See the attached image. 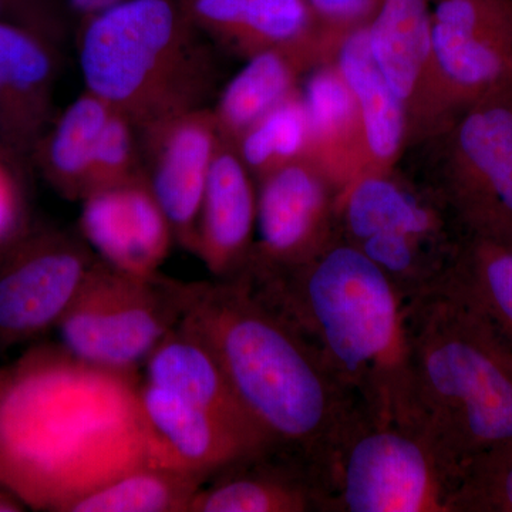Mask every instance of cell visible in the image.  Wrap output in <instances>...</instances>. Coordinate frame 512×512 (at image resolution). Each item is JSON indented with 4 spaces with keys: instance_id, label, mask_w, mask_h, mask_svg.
Masks as SVG:
<instances>
[{
    "instance_id": "6da1fadb",
    "label": "cell",
    "mask_w": 512,
    "mask_h": 512,
    "mask_svg": "<svg viewBox=\"0 0 512 512\" xmlns=\"http://www.w3.org/2000/svg\"><path fill=\"white\" fill-rule=\"evenodd\" d=\"M140 386L136 373L90 365L63 346L20 357L0 372V487L25 507L64 512L128 471L174 467Z\"/></svg>"
},
{
    "instance_id": "7a4b0ae2",
    "label": "cell",
    "mask_w": 512,
    "mask_h": 512,
    "mask_svg": "<svg viewBox=\"0 0 512 512\" xmlns=\"http://www.w3.org/2000/svg\"><path fill=\"white\" fill-rule=\"evenodd\" d=\"M184 318L210 343L271 451L303 464L322 488L336 451L372 416L241 279L194 282Z\"/></svg>"
},
{
    "instance_id": "3957f363",
    "label": "cell",
    "mask_w": 512,
    "mask_h": 512,
    "mask_svg": "<svg viewBox=\"0 0 512 512\" xmlns=\"http://www.w3.org/2000/svg\"><path fill=\"white\" fill-rule=\"evenodd\" d=\"M312 346L369 416L412 427L407 303L342 237L302 264L237 276Z\"/></svg>"
},
{
    "instance_id": "277c9868",
    "label": "cell",
    "mask_w": 512,
    "mask_h": 512,
    "mask_svg": "<svg viewBox=\"0 0 512 512\" xmlns=\"http://www.w3.org/2000/svg\"><path fill=\"white\" fill-rule=\"evenodd\" d=\"M412 427L456 481L476 458L512 444V345L444 282L407 303Z\"/></svg>"
},
{
    "instance_id": "5b68a950",
    "label": "cell",
    "mask_w": 512,
    "mask_h": 512,
    "mask_svg": "<svg viewBox=\"0 0 512 512\" xmlns=\"http://www.w3.org/2000/svg\"><path fill=\"white\" fill-rule=\"evenodd\" d=\"M181 0H123L87 18L80 69L87 92L136 128L201 107L210 57Z\"/></svg>"
},
{
    "instance_id": "8992f818",
    "label": "cell",
    "mask_w": 512,
    "mask_h": 512,
    "mask_svg": "<svg viewBox=\"0 0 512 512\" xmlns=\"http://www.w3.org/2000/svg\"><path fill=\"white\" fill-rule=\"evenodd\" d=\"M340 237L387 276L406 303L446 282L464 238L444 202L384 173L357 178L336 198Z\"/></svg>"
},
{
    "instance_id": "52a82bcc",
    "label": "cell",
    "mask_w": 512,
    "mask_h": 512,
    "mask_svg": "<svg viewBox=\"0 0 512 512\" xmlns=\"http://www.w3.org/2000/svg\"><path fill=\"white\" fill-rule=\"evenodd\" d=\"M194 284L133 275L97 259L57 325L62 346L90 365L136 373L190 308Z\"/></svg>"
},
{
    "instance_id": "ba28073f",
    "label": "cell",
    "mask_w": 512,
    "mask_h": 512,
    "mask_svg": "<svg viewBox=\"0 0 512 512\" xmlns=\"http://www.w3.org/2000/svg\"><path fill=\"white\" fill-rule=\"evenodd\" d=\"M453 481L412 427L366 417L322 480V512H450Z\"/></svg>"
},
{
    "instance_id": "9c48e42d",
    "label": "cell",
    "mask_w": 512,
    "mask_h": 512,
    "mask_svg": "<svg viewBox=\"0 0 512 512\" xmlns=\"http://www.w3.org/2000/svg\"><path fill=\"white\" fill-rule=\"evenodd\" d=\"M437 195L467 237L512 242V87L450 121Z\"/></svg>"
},
{
    "instance_id": "30bf717a",
    "label": "cell",
    "mask_w": 512,
    "mask_h": 512,
    "mask_svg": "<svg viewBox=\"0 0 512 512\" xmlns=\"http://www.w3.org/2000/svg\"><path fill=\"white\" fill-rule=\"evenodd\" d=\"M421 109L457 116L512 87V0H437Z\"/></svg>"
},
{
    "instance_id": "8fae6325",
    "label": "cell",
    "mask_w": 512,
    "mask_h": 512,
    "mask_svg": "<svg viewBox=\"0 0 512 512\" xmlns=\"http://www.w3.org/2000/svg\"><path fill=\"white\" fill-rule=\"evenodd\" d=\"M99 256L62 231H29L0 249V348L57 328Z\"/></svg>"
},
{
    "instance_id": "7c38bea8",
    "label": "cell",
    "mask_w": 512,
    "mask_h": 512,
    "mask_svg": "<svg viewBox=\"0 0 512 512\" xmlns=\"http://www.w3.org/2000/svg\"><path fill=\"white\" fill-rule=\"evenodd\" d=\"M256 229L248 266L302 264L340 237L336 192L309 161L284 165L261 178Z\"/></svg>"
},
{
    "instance_id": "4fadbf2b",
    "label": "cell",
    "mask_w": 512,
    "mask_h": 512,
    "mask_svg": "<svg viewBox=\"0 0 512 512\" xmlns=\"http://www.w3.org/2000/svg\"><path fill=\"white\" fill-rule=\"evenodd\" d=\"M141 131L148 184L170 221L175 241L194 254L205 188L222 143L214 113L197 107Z\"/></svg>"
},
{
    "instance_id": "5bb4252c",
    "label": "cell",
    "mask_w": 512,
    "mask_h": 512,
    "mask_svg": "<svg viewBox=\"0 0 512 512\" xmlns=\"http://www.w3.org/2000/svg\"><path fill=\"white\" fill-rule=\"evenodd\" d=\"M80 232L107 265L133 275H154L175 241L146 174L83 198Z\"/></svg>"
},
{
    "instance_id": "9a60e30c",
    "label": "cell",
    "mask_w": 512,
    "mask_h": 512,
    "mask_svg": "<svg viewBox=\"0 0 512 512\" xmlns=\"http://www.w3.org/2000/svg\"><path fill=\"white\" fill-rule=\"evenodd\" d=\"M258 194L247 165L232 144L222 140L212 163L194 255L215 279L237 278L254 251Z\"/></svg>"
},
{
    "instance_id": "2e32d148",
    "label": "cell",
    "mask_w": 512,
    "mask_h": 512,
    "mask_svg": "<svg viewBox=\"0 0 512 512\" xmlns=\"http://www.w3.org/2000/svg\"><path fill=\"white\" fill-rule=\"evenodd\" d=\"M144 366L147 382L177 393L271 451L264 434L238 399L210 343L187 319L183 318L164 336Z\"/></svg>"
},
{
    "instance_id": "e0dca14e",
    "label": "cell",
    "mask_w": 512,
    "mask_h": 512,
    "mask_svg": "<svg viewBox=\"0 0 512 512\" xmlns=\"http://www.w3.org/2000/svg\"><path fill=\"white\" fill-rule=\"evenodd\" d=\"M140 399L148 426L180 470L210 480L231 464L266 451L214 414L157 384L141 382Z\"/></svg>"
},
{
    "instance_id": "ac0fdd59",
    "label": "cell",
    "mask_w": 512,
    "mask_h": 512,
    "mask_svg": "<svg viewBox=\"0 0 512 512\" xmlns=\"http://www.w3.org/2000/svg\"><path fill=\"white\" fill-rule=\"evenodd\" d=\"M208 481L195 494L190 512H322L311 471L272 451L231 464Z\"/></svg>"
},
{
    "instance_id": "d6986e66",
    "label": "cell",
    "mask_w": 512,
    "mask_h": 512,
    "mask_svg": "<svg viewBox=\"0 0 512 512\" xmlns=\"http://www.w3.org/2000/svg\"><path fill=\"white\" fill-rule=\"evenodd\" d=\"M201 33L249 57L265 50L291 52L323 25L308 0H181ZM325 26V25H323Z\"/></svg>"
},
{
    "instance_id": "ffe728a7",
    "label": "cell",
    "mask_w": 512,
    "mask_h": 512,
    "mask_svg": "<svg viewBox=\"0 0 512 512\" xmlns=\"http://www.w3.org/2000/svg\"><path fill=\"white\" fill-rule=\"evenodd\" d=\"M309 123V161L336 192L367 173L365 138L357 101L338 67L313 74L303 94Z\"/></svg>"
},
{
    "instance_id": "44dd1931",
    "label": "cell",
    "mask_w": 512,
    "mask_h": 512,
    "mask_svg": "<svg viewBox=\"0 0 512 512\" xmlns=\"http://www.w3.org/2000/svg\"><path fill=\"white\" fill-rule=\"evenodd\" d=\"M366 29L373 59L407 117L421 111L433 49L429 0H382Z\"/></svg>"
},
{
    "instance_id": "7402d4cb",
    "label": "cell",
    "mask_w": 512,
    "mask_h": 512,
    "mask_svg": "<svg viewBox=\"0 0 512 512\" xmlns=\"http://www.w3.org/2000/svg\"><path fill=\"white\" fill-rule=\"evenodd\" d=\"M336 67L359 107L370 173H384L402 147L407 110L373 59L366 23L342 36Z\"/></svg>"
},
{
    "instance_id": "603a6c76",
    "label": "cell",
    "mask_w": 512,
    "mask_h": 512,
    "mask_svg": "<svg viewBox=\"0 0 512 512\" xmlns=\"http://www.w3.org/2000/svg\"><path fill=\"white\" fill-rule=\"evenodd\" d=\"M111 111L106 101L86 90L37 141L43 173L63 197L83 200L86 195L94 151Z\"/></svg>"
},
{
    "instance_id": "cb8c5ba5",
    "label": "cell",
    "mask_w": 512,
    "mask_h": 512,
    "mask_svg": "<svg viewBox=\"0 0 512 512\" xmlns=\"http://www.w3.org/2000/svg\"><path fill=\"white\" fill-rule=\"evenodd\" d=\"M292 60L291 52L279 49L251 56L212 111L222 140L234 146L249 128L296 92Z\"/></svg>"
},
{
    "instance_id": "d4e9b609",
    "label": "cell",
    "mask_w": 512,
    "mask_h": 512,
    "mask_svg": "<svg viewBox=\"0 0 512 512\" xmlns=\"http://www.w3.org/2000/svg\"><path fill=\"white\" fill-rule=\"evenodd\" d=\"M207 481L192 471L151 464L82 495L64 512H190Z\"/></svg>"
},
{
    "instance_id": "484cf974",
    "label": "cell",
    "mask_w": 512,
    "mask_h": 512,
    "mask_svg": "<svg viewBox=\"0 0 512 512\" xmlns=\"http://www.w3.org/2000/svg\"><path fill=\"white\" fill-rule=\"evenodd\" d=\"M0 83L15 103L33 144L50 109L53 60L33 32L0 20Z\"/></svg>"
},
{
    "instance_id": "4316f807",
    "label": "cell",
    "mask_w": 512,
    "mask_h": 512,
    "mask_svg": "<svg viewBox=\"0 0 512 512\" xmlns=\"http://www.w3.org/2000/svg\"><path fill=\"white\" fill-rule=\"evenodd\" d=\"M446 282L481 309L512 345V242L464 238Z\"/></svg>"
},
{
    "instance_id": "83f0119b",
    "label": "cell",
    "mask_w": 512,
    "mask_h": 512,
    "mask_svg": "<svg viewBox=\"0 0 512 512\" xmlns=\"http://www.w3.org/2000/svg\"><path fill=\"white\" fill-rule=\"evenodd\" d=\"M311 146V123L302 94L269 111L234 144L249 171L265 177L295 161L306 160Z\"/></svg>"
},
{
    "instance_id": "f1b7e54d",
    "label": "cell",
    "mask_w": 512,
    "mask_h": 512,
    "mask_svg": "<svg viewBox=\"0 0 512 512\" xmlns=\"http://www.w3.org/2000/svg\"><path fill=\"white\" fill-rule=\"evenodd\" d=\"M450 512H512V444L476 458L458 474Z\"/></svg>"
},
{
    "instance_id": "f546056e",
    "label": "cell",
    "mask_w": 512,
    "mask_h": 512,
    "mask_svg": "<svg viewBox=\"0 0 512 512\" xmlns=\"http://www.w3.org/2000/svg\"><path fill=\"white\" fill-rule=\"evenodd\" d=\"M136 157V126L124 114L111 111L94 151L86 195L136 177L140 173Z\"/></svg>"
},
{
    "instance_id": "4dcf8cb0",
    "label": "cell",
    "mask_w": 512,
    "mask_h": 512,
    "mask_svg": "<svg viewBox=\"0 0 512 512\" xmlns=\"http://www.w3.org/2000/svg\"><path fill=\"white\" fill-rule=\"evenodd\" d=\"M15 156L0 144V249L29 231L25 191L13 161Z\"/></svg>"
},
{
    "instance_id": "1f68e13d",
    "label": "cell",
    "mask_w": 512,
    "mask_h": 512,
    "mask_svg": "<svg viewBox=\"0 0 512 512\" xmlns=\"http://www.w3.org/2000/svg\"><path fill=\"white\" fill-rule=\"evenodd\" d=\"M323 25L339 33L363 25L372 18L382 0H308Z\"/></svg>"
},
{
    "instance_id": "d6a6232c",
    "label": "cell",
    "mask_w": 512,
    "mask_h": 512,
    "mask_svg": "<svg viewBox=\"0 0 512 512\" xmlns=\"http://www.w3.org/2000/svg\"><path fill=\"white\" fill-rule=\"evenodd\" d=\"M69 2L77 12L82 13L86 18H90V16L97 15V13L117 5L123 0H69Z\"/></svg>"
},
{
    "instance_id": "836d02e7",
    "label": "cell",
    "mask_w": 512,
    "mask_h": 512,
    "mask_svg": "<svg viewBox=\"0 0 512 512\" xmlns=\"http://www.w3.org/2000/svg\"><path fill=\"white\" fill-rule=\"evenodd\" d=\"M25 510V504L6 488L0 487V512H19Z\"/></svg>"
},
{
    "instance_id": "e575fe53",
    "label": "cell",
    "mask_w": 512,
    "mask_h": 512,
    "mask_svg": "<svg viewBox=\"0 0 512 512\" xmlns=\"http://www.w3.org/2000/svg\"><path fill=\"white\" fill-rule=\"evenodd\" d=\"M3 2H5V0H0V12H2Z\"/></svg>"
},
{
    "instance_id": "d590c367",
    "label": "cell",
    "mask_w": 512,
    "mask_h": 512,
    "mask_svg": "<svg viewBox=\"0 0 512 512\" xmlns=\"http://www.w3.org/2000/svg\"><path fill=\"white\" fill-rule=\"evenodd\" d=\"M429 2H430V3H431V2H433V3H434V2H437V0H429Z\"/></svg>"
}]
</instances>
